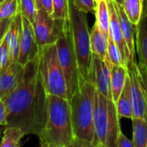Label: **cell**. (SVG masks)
Returning a JSON list of instances; mask_svg holds the SVG:
<instances>
[{
	"instance_id": "obj_1",
	"label": "cell",
	"mask_w": 147,
	"mask_h": 147,
	"mask_svg": "<svg viewBox=\"0 0 147 147\" xmlns=\"http://www.w3.org/2000/svg\"><path fill=\"white\" fill-rule=\"evenodd\" d=\"M7 126L20 127L25 134L38 136L47 116V93L39 71V55L28 62L13 90L3 98Z\"/></svg>"
},
{
	"instance_id": "obj_9",
	"label": "cell",
	"mask_w": 147,
	"mask_h": 147,
	"mask_svg": "<svg viewBox=\"0 0 147 147\" xmlns=\"http://www.w3.org/2000/svg\"><path fill=\"white\" fill-rule=\"evenodd\" d=\"M127 67L131 81L130 90L133 104V117L142 118L147 121V102L136 59H129L127 63Z\"/></svg>"
},
{
	"instance_id": "obj_18",
	"label": "cell",
	"mask_w": 147,
	"mask_h": 147,
	"mask_svg": "<svg viewBox=\"0 0 147 147\" xmlns=\"http://www.w3.org/2000/svg\"><path fill=\"white\" fill-rule=\"evenodd\" d=\"M131 81L129 75H127L125 86L118 100L115 102L117 114L120 118H133V104L131 97Z\"/></svg>"
},
{
	"instance_id": "obj_16",
	"label": "cell",
	"mask_w": 147,
	"mask_h": 147,
	"mask_svg": "<svg viewBox=\"0 0 147 147\" xmlns=\"http://www.w3.org/2000/svg\"><path fill=\"white\" fill-rule=\"evenodd\" d=\"M22 33V14L19 12L15 16L10 24L8 28V30L5 34L10 53V61L16 62L18 59L19 55V47Z\"/></svg>"
},
{
	"instance_id": "obj_4",
	"label": "cell",
	"mask_w": 147,
	"mask_h": 147,
	"mask_svg": "<svg viewBox=\"0 0 147 147\" xmlns=\"http://www.w3.org/2000/svg\"><path fill=\"white\" fill-rule=\"evenodd\" d=\"M115 102L97 90L94 97V140L92 147H115L120 127Z\"/></svg>"
},
{
	"instance_id": "obj_10",
	"label": "cell",
	"mask_w": 147,
	"mask_h": 147,
	"mask_svg": "<svg viewBox=\"0 0 147 147\" xmlns=\"http://www.w3.org/2000/svg\"><path fill=\"white\" fill-rule=\"evenodd\" d=\"M39 53L40 47L35 38L33 24L25 16H22V33L17 62L25 65L37 57Z\"/></svg>"
},
{
	"instance_id": "obj_35",
	"label": "cell",
	"mask_w": 147,
	"mask_h": 147,
	"mask_svg": "<svg viewBox=\"0 0 147 147\" xmlns=\"http://www.w3.org/2000/svg\"><path fill=\"white\" fill-rule=\"evenodd\" d=\"M117 3H120V4H121L122 5V3H123V0H115Z\"/></svg>"
},
{
	"instance_id": "obj_17",
	"label": "cell",
	"mask_w": 147,
	"mask_h": 147,
	"mask_svg": "<svg viewBox=\"0 0 147 147\" xmlns=\"http://www.w3.org/2000/svg\"><path fill=\"white\" fill-rule=\"evenodd\" d=\"M135 29V46L139 61L142 62L147 68V15L142 14Z\"/></svg>"
},
{
	"instance_id": "obj_34",
	"label": "cell",
	"mask_w": 147,
	"mask_h": 147,
	"mask_svg": "<svg viewBox=\"0 0 147 147\" xmlns=\"http://www.w3.org/2000/svg\"><path fill=\"white\" fill-rule=\"evenodd\" d=\"M143 14L147 15V0H143Z\"/></svg>"
},
{
	"instance_id": "obj_30",
	"label": "cell",
	"mask_w": 147,
	"mask_h": 147,
	"mask_svg": "<svg viewBox=\"0 0 147 147\" xmlns=\"http://www.w3.org/2000/svg\"><path fill=\"white\" fill-rule=\"evenodd\" d=\"M115 147H135L133 140H129L121 130L119 132L115 141Z\"/></svg>"
},
{
	"instance_id": "obj_31",
	"label": "cell",
	"mask_w": 147,
	"mask_h": 147,
	"mask_svg": "<svg viewBox=\"0 0 147 147\" xmlns=\"http://www.w3.org/2000/svg\"><path fill=\"white\" fill-rule=\"evenodd\" d=\"M37 9H42L52 15L53 13V0H35Z\"/></svg>"
},
{
	"instance_id": "obj_36",
	"label": "cell",
	"mask_w": 147,
	"mask_h": 147,
	"mask_svg": "<svg viewBox=\"0 0 147 147\" xmlns=\"http://www.w3.org/2000/svg\"><path fill=\"white\" fill-rule=\"evenodd\" d=\"M3 1H4V0H0V3H2Z\"/></svg>"
},
{
	"instance_id": "obj_24",
	"label": "cell",
	"mask_w": 147,
	"mask_h": 147,
	"mask_svg": "<svg viewBox=\"0 0 147 147\" xmlns=\"http://www.w3.org/2000/svg\"><path fill=\"white\" fill-rule=\"evenodd\" d=\"M19 12L18 0H4L0 3V20L13 18Z\"/></svg>"
},
{
	"instance_id": "obj_20",
	"label": "cell",
	"mask_w": 147,
	"mask_h": 147,
	"mask_svg": "<svg viewBox=\"0 0 147 147\" xmlns=\"http://www.w3.org/2000/svg\"><path fill=\"white\" fill-rule=\"evenodd\" d=\"M95 15L96 22L102 34L108 39L109 36V11L108 0H100L97 2Z\"/></svg>"
},
{
	"instance_id": "obj_7",
	"label": "cell",
	"mask_w": 147,
	"mask_h": 147,
	"mask_svg": "<svg viewBox=\"0 0 147 147\" xmlns=\"http://www.w3.org/2000/svg\"><path fill=\"white\" fill-rule=\"evenodd\" d=\"M59 59L65 75L68 100L79 88L80 75L78 59L73 46L69 19L66 20L56 42Z\"/></svg>"
},
{
	"instance_id": "obj_21",
	"label": "cell",
	"mask_w": 147,
	"mask_h": 147,
	"mask_svg": "<svg viewBox=\"0 0 147 147\" xmlns=\"http://www.w3.org/2000/svg\"><path fill=\"white\" fill-rule=\"evenodd\" d=\"M133 141L135 147H147V121L133 117Z\"/></svg>"
},
{
	"instance_id": "obj_11",
	"label": "cell",
	"mask_w": 147,
	"mask_h": 147,
	"mask_svg": "<svg viewBox=\"0 0 147 147\" xmlns=\"http://www.w3.org/2000/svg\"><path fill=\"white\" fill-rule=\"evenodd\" d=\"M96 88V90L112 99L110 89V70L105 60L92 53L91 67L89 80Z\"/></svg>"
},
{
	"instance_id": "obj_15",
	"label": "cell",
	"mask_w": 147,
	"mask_h": 147,
	"mask_svg": "<svg viewBox=\"0 0 147 147\" xmlns=\"http://www.w3.org/2000/svg\"><path fill=\"white\" fill-rule=\"evenodd\" d=\"M110 70V89L112 100L116 102L125 86L126 79L128 75L127 65H113L109 58L105 60Z\"/></svg>"
},
{
	"instance_id": "obj_5",
	"label": "cell",
	"mask_w": 147,
	"mask_h": 147,
	"mask_svg": "<svg viewBox=\"0 0 147 147\" xmlns=\"http://www.w3.org/2000/svg\"><path fill=\"white\" fill-rule=\"evenodd\" d=\"M69 22L78 59L80 84L89 80L92 52L90 47V33L88 28L85 12L80 10L73 0H69Z\"/></svg>"
},
{
	"instance_id": "obj_33",
	"label": "cell",
	"mask_w": 147,
	"mask_h": 147,
	"mask_svg": "<svg viewBox=\"0 0 147 147\" xmlns=\"http://www.w3.org/2000/svg\"><path fill=\"white\" fill-rule=\"evenodd\" d=\"M0 126H7L6 108L3 99H0Z\"/></svg>"
},
{
	"instance_id": "obj_32",
	"label": "cell",
	"mask_w": 147,
	"mask_h": 147,
	"mask_svg": "<svg viewBox=\"0 0 147 147\" xmlns=\"http://www.w3.org/2000/svg\"><path fill=\"white\" fill-rule=\"evenodd\" d=\"M11 20H12V18L0 20V41L2 40L4 34H6V32L8 30V28H9V26L10 24Z\"/></svg>"
},
{
	"instance_id": "obj_3",
	"label": "cell",
	"mask_w": 147,
	"mask_h": 147,
	"mask_svg": "<svg viewBox=\"0 0 147 147\" xmlns=\"http://www.w3.org/2000/svg\"><path fill=\"white\" fill-rule=\"evenodd\" d=\"M96 88L90 81L83 82L69 99L74 134L73 146H92L94 140V97Z\"/></svg>"
},
{
	"instance_id": "obj_27",
	"label": "cell",
	"mask_w": 147,
	"mask_h": 147,
	"mask_svg": "<svg viewBox=\"0 0 147 147\" xmlns=\"http://www.w3.org/2000/svg\"><path fill=\"white\" fill-rule=\"evenodd\" d=\"M108 58L113 65H126L122 55L111 36H109L108 38Z\"/></svg>"
},
{
	"instance_id": "obj_13",
	"label": "cell",
	"mask_w": 147,
	"mask_h": 147,
	"mask_svg": "<svg viewBox=\"0 0 147 147\" xmlns=\"http://www.w3.org/2000/svg\"><path fill=\"white\" fill-rule=\"evenodd\" d=\"M24 65L19 62H11L0 72V99H3L17 85Z\"/></svg>"
},
{
	"instance_id": "obj_28",
	"label": "cell",
	"mask_w": 147,
	"mask_h": 147,
	"mask_svg": "<svg viewBox=\"0 0 147 147\" xmlns=\"http://www.w3.org/2000/svg\"><path fill=\"white\" fill-rule=\"evenodd\" d=\"M10 63L11 61H10L9 47L6 36L4 34L2 40L0 41V72L3 71Z\"/></svg>"
},
{
	"instance_id": "obj_26",
	"label": "cell",
	"mask_w": 147,
	"mask_h": 147,
	"mask_svg": "<svg viewBox=\"0 0 147 147\" xmlns=\"http://www.w3.org/2000/svg\"><path fill=\"white\" fill-rule=\"evenodd\" d=\"M54 19H69V0H53V13Z\"/></svg>"
},
{
	"instance_id": "obj_29",
	"label": "cell",
	"mask_w": 147,
	"mask_h": 147,
	"mask_svg": "<svg viewBox=\"0 0 147 147\" xmlns=\"http://www.w3.org/2000/svg\"><path fill=\"white\" fill-rule=\"evenodd\" d=\"M77 7L85 13H96L97 3L96 0H73Z\"/></svg>"
},
{
	"instance_id": "obj_19",
	"label": "cell",
	"mask_w": 147,
	"mask_h": 147,
	"mask_svg": "<svg viewBox=\"0 0 147 147\" xmlns=\"http://www.w3.org/2000/svg\"><path fill=\"white\" fill-rule=\"evenodd\" d=\"M90 47L93 54L97 55L103 60L108 59V39L102 34L96 22L90 32Z\"/></svg>"
},
{
	"instance_id": "obj_2",
	"label": "cell",
	"mask_w": 147,
	"mask_h": 147,
	"mask_svg": "<svg viewBox=\"0 0 147 147\" xmlns=\"http://www.w3.org/2000/svg\"><path fill=\"white\" fill-rule=\"evenodd\" d=\"M38 138L41 147L73 146L74 134L68 99L47 94V121Z\"/></svg>"
},
{
	"instance_id": "obj_8",
	"label": "cell",
	"mask_w": 147,
	"mask_h": 147,
	"mask_svg": "<svg viewBox=\"0 0 147 147\" xmlns=\"http://www.w3.org/2000/svg\"><path fill=\"white\" fill-rule=\"evenodd\" d=\"M68 20V19H66ZM65 19H54L45 10L38 9L34 22V31L39 47L56 42L66 22Z\"/></svg>"
},
{
	"instance_id": "obj_6",
	"label": "cell",
	"mask_w": 147,
	"mask_h": 147,
	"mask_svg": "<svg viewBox=\"0 0 147 147\" xmlns=\"http://www.w3.org/2000/svg\"><path fill=\"white\" fill-rule=\"evenodd\" d=\"M39 71L47 94L68 99L66 82L55 43L40 48Z\"/></svg>"
},
{
	"instance_id": "obj_14",
	"label": "cell",
	"mask_w": 147,
	"mask_h": 147,
	"mask_svg": "<svg viewBox=\"0 0 147 147\" xmlns=\"http://www.w3.org/2000/svg\"><path fill=\"white\" fill-rule=\"evenodd\" d=\"M115 7H116V11L117 15L120 20V23L121 26V30L124 37V40L126 42L127 51H128V59L132 58H135V34H136V29H135V25H134L129 18L127 17L124 8L121 4L117 3L115 1ZM127 59V60H128Z\"/></svg>"
},
{
	"instance_id": "obj_22",
	"label": "cell",
	"mask_w": 147,
	"mask_h": 147,
	"mask_svg": "<svg viewBox=\"0 0 147 147\" xmlns=\"http://www.w3.org/2000/svg\"><path fill=\"white\" fill-rule=\"evenodd\" d=\"M25 133L17 127L6 126L0 142V147H19Z\"/></svg>"
},
{
	"instance_id": "obj_25",
	"label": "cell",
	"mask_w": 147,
	"mask_h": 147,
	"mask_svg": "<svg viewBox=\"0 0 147 147\" xmlns=\"http://www.w3.org/2000/svg\"><path fill=\"white\" fill-rule=\"evenodd\" d=\"M18 2L20 13L33 24L38 10L35 0H18Z\"/></svg>"
},
{
	"instance_id": "obj_23",
	"label": "cell",
	"mask_w": 147,
	"mask_h": 147,
	"mask_svg": "<svg viewBox=\"0 0 147 147\" xmlns=\"http://www.w3.org/2000/svg\"><path fill=\"white\" fill-rule=\"evenodd\" d=\"M124 10L134 25H138L143 14V0H123Z\"/></svg>"
},
{
	"instance_id": "obj_12",
	"label": "cell",
	"mask_w": 147,
	"mask_h": 147,
	"mask_svg": "<svg viewBox=\"0 0 147 147\" xmlns=\"http://www.w3.org/2000/svg\"><path fill=\"white\" fill-rule=\"evenodd\" d=\"M108 5H109V36H111V38L117 45L122 55L123 60L127 65V59H128V51L126 42L124 40L121 26L116 11L115 0H108Z\"/></svg>"
}]
</instances>
